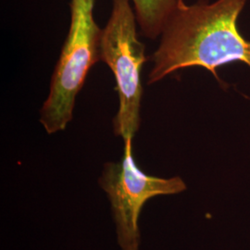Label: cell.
<instances>
[{"instance_id":"obj_1","label":"cell","mask_w":250,"mask_h":250,"mask_svg":"<svg viewBox=\"0 0 250 250\" xmlns=\"http://www.w3.org/2000/svg\"><path fill=\"white\" fill-rule=\"evenodd\" d=\"M248 0H199L178 6L161 34V44L152 55L147 84L160 82L181 69L198 66L211 72L226 64L250 67V42L237 28V20Z\"/></svg>"},{"instance_id":"obj_2","label":"cell","mask_w":250,"mask_h":250,"mask_svg":"<svg viewBox=\"0 0 250 250\" xmlns=\"http://www.w3.org/2000/svg\"><path fill=\"white\" fill-rule=\"evenodd\" d=\"M132 0H112V9L99 38V61L114 75L119 109L113 130L123 140L134 138L140 127L143 96L141 72L146 62V46L138 39Z\"/></svg>"},{"instance_id":"obj_3","label":"cell","mask_w":250,"mask_h":250,"mask_svg":"<svg viewBox=\"0 0 250 250\" xmlns=\"http://www.w3.org/2000/svg\"><path fill=\"white\" fill-rule=\"evenodd\" d=\"M134 138L124 140V156L103 166L99 186L107 195L121 250H139V220L144 206L153 197L177 195L188 186L180 176L162 178L148 175L139 168L133 153Z\"/></svg>"},{"instance_id":"obj_4","label":"cell","mask_w":250,"mask_h":250,"mask_svg":"<svg viewBox=\"0 0 250 250\" xmlns=\"http://www.w3.org/2000/svg\"><path fill=\"white\" fill-rule=\"evenodd\" d=\"M101 29L94 14L71 13L69 33L56 65L50 89L40 109V123L53 134L72 120L76 97L91 68L99 61Z\"/></svg>"},{"instance_id":"obj_5","label":"cell","mask_w":250,"mask_h":250,"mask_svg":"<svg viewBox=\"0 0 250 250\" xmlns=\"http://www.w3.org/2000/svg\"><path fill=\"white\" fill-rule=\"evenodd\" d=\"M142 36L156 39L161 36L170 16L182 0H132Z\"/></svg>"}]
</instances>
